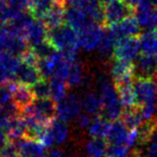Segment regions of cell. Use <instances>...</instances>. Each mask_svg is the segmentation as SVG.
Listing matches in <instances>:
<instances>
[{"instance_id":"6da1fadb","label":"cell","mask_w":157,"mask_h":157,"mask_svg":"<svg viewBox=\"0 0 157 157\" xmlns=\"http://www.w3.org/2000/svg\"><path fill=\"white\" fill-rule=\"evenodd\" d=\"M98 84L101 88L100 96L102 102L101 114L110 121H117L121 117L123 107L119 101L114 84L105 76L101 77Z\"/></svg>"},{"instance_id":"7a4b0ae2","label":"cell","mask_w":157,"mask_h":157,"mask_svg":"<svg viewBox=\"0 0 157 157\" xmlns=\"http://www.w3.org/2000/svg\"><path fill=\"white\" fill-rule=\"evenodd\" d=\"M48 41L61 52L77 55L78 50L81 49L78 33L69 24L48 30Z\"/></svg>"},{"instance_id":"3957f363","label":"cell","mask_w":157,"mask_h":157,"mask_svg":"<svg viewBox=\"0 0 157 157\" xmlns=\"http://www.w3.org/2000/svg\"><path fill=\"white\" fill-rule=\"evenodd\" d=\"M29 50V44L9 23L0 24V54L7 53L21 58Z\"/></svg>"},{"instance_id":"277c9868","label":"cell","mask_w":157,"mask_h":157,"mask_svg":"<svg viewBox=\"0 0 157 157\" xmlns=\"http://www.w3.org/2000/svg\"><path fill=\"white\" fill-rule=\"evenodd\" d=\"M56 105V101L51 98H35L34 101L22 111V114L31 115L46 124H50L53 119L57 117Z\"/></svg>"},{"instance_id":"5b68a950","label":"cell","mask_w":157,"mask_h":157,"mask_svg":"<svg viewBox=\"0 0 157 157\" xmlns=\"http://www.w3.org/2000/svg\"><path fill=\"white\" fill-rule=\"evenodd\" d=\"M140 36L125 37L117 40L113 49V60L133 62L137 59L140 52Z\"/></svg>"},{"instance_id":"8992f818","label":"cell","mask_w":157,"mask_h":157,"mask_svg":"<svg viewBox=\"0 0 157 157\" xmlns=\"http://www.w3.org/2000/svg\"><path fill=\"white\" fill-rule=\"evenodd\" d=\"M133 85L139 105L157 104V80L155 78L135 77Z\"/></svg>"},{"instance_id":"52a82bcc","label":"cell","mask_w":157,"mask_h":157,"mask_svg":"<svg viewBox=\"0 0 157 157\" xmlns=\"http://www.w3.org/2000/svg\"><path fill=\"white\" fill-rule=\"evenodd\" d=\"M104 12L105 28H109L122 21L127 16L134 14V11L123 0H115V1L105 4L104 5Z\"/></svg>"},{"instance_id":"ba28073f","label":"cell","mask_w":157,"mask_h":157,"mask_svg":"<svg viewBox=\"0 0 157 157\" xmlns=\"http://www.w3.org/2000/svg\"><path fill=\"white\" fill-rule=\"evenodd\" d=\"M82 101L74 94H68L61 101L57 102V117L69 122L77 118L82 113Z\"/></svg>"},{"instance_id":"9c48e42d","label":"cell","mask_w":157,"mask_h":157,"mask_svg":"<svg viewBox=\"0 0 157 157\" xmlns=\"http://www.w3.org/2000/svg\"><path fill=\"white\" fill-rule=\"evenodd\" d=\"M105 27L98 24H93L78 33L80 48L84 51L90 52L98 50L105 35Z\"/></svg>"},{"instance_id":"30bf717a","label":"cell","mask_w":157,"mask_h":157,"mask_svg":"<svg viewBox=\"0 0 157 157\" xmlns=\"http://www.w3.org/2000/svg\"><path fill=\"white\" fill-rule=\"evenodd\" d=\"M106 29L113 35L115 41L125 38V37L140 36V32H141V27H140L134 14L127 16L122 21Z\"/></svg>"},{"instance_id":"8fae6325","label":"cell","mask_w":157,"mask_h":157,"mask_svg":"<svg viewBox=\"0 0 157 157\" xmlns=\"http://www.w3.org/2000/svg\"><path fill=\"white\" fill-rule=\"evenodd\" d=\"M7 85L12 90V101L21 110V113L34 101L35 97L30 86L18 84L16 81H12Z\"/></svg>"},{"instance_id":"7c38bea8","label":"cell","mask_w":157,"mask_h":157,"mask_svg":"<svg viewBox=\"0 0 157 157\" xmlns=\"http://www.w3.org/2000/svg\"><path fill=\"white\" fill-rule=\"evenodd\" d=\"M113 84H121L125 82H132L136 76L135 65L132 62L114 60L110 69Z\"/></svg>"},{"instance_id":"4fadbf2b","label":"cell","mask_w":157,"mask_h":157,"mask_svg":"<svg viewBox=\"0 0 157 157\" xmlns=\"http://www.w3.org/2000/svg\"><path fill=\"white\" fill-rule=\"evenodd\" d=\"M14 78L18 84L32 86L37 82H39L41 78H43V76L38 67L28 65L21 61L15 72Z\"/></svg>"},{"instance_id":"5bb4252c","label":"cell","mask_w":157,"mask_h":157,"mask_svg":"<svg viewBox=\"0 0 157 157\" xmlns=\"http://www.w3.org/2000/svg\"><path fill=\"white\" fill-rule=\"evenodd\" d=\"M66 5L63 2L55 1L49 11L44 15V17L41 19L43 23L46 25L48 30L55 29L61 25H63L66 21Z\"/></svg>"},{"instance_id":"9a60e30c","label":"cell","mask_w":157,"mask_h":157,"mask_svg":"<svg viewBox=\"0 0 157 157\" xmlns=\"http://www.w3.org/2000/svg\"><path fill=\"white\" fill-rule=\"evenodd\" d=\"M25 39L31 48L48 40V28L41 19L35 18L25 34Z\"/></svg>"},{"instance_id":"2e32d148","label":"cell","mask_w":157,"mask_h":157,"mask_svg":"<svg viewBox=\"0 0 157 157\" xmlns=\"http://www.w3.org/2000/svg\"><path fill=\"white\" fill-rule=\"evenodd\" d=\"M114 86L123 109H130V107L138 105L133 81L121 82V84H114Z\"/></svg>"},{"instance_id":"e0dca14e","label":"cell","mask_w":157,"mask_h":157,"mask_svg":"<svg viewBox=\"0 0 157 157\" xmlns=\"http://www.w3.org/2000/svg\"><path fill=\"white\" fill-rule=\"evenodd\" d=\"M128 132L129 129L119 118L111 122L105 140L109 145H125Z\"/></svg>"},{"instance_id":"ac0fdd59","label":"cell","mask_w":157,"mask_h":157,"mask_svg":"<svg viewBox=\"0 0 157 157\" xmlns=\"http://www.w3.org/2000/svg\"><path fill=\"white\" fill-rule=\"evenodd\" d=\"M136 77L156 78L157 77V58L139 54L135 64Z\"/></svg>"},{"instance_id":"d6986e66","label":"cell","mask_w":157,"mask_h":157,"mask_svg":"<svg viewBox=\"0 0 157 157\" xmlns=\"http://www.w3.org/2000/svg\"><path fill=\"white\" fill-rule=\"evenodd\" d=\"M15 144L18 147L20 157H39L45 154L46 147L36 139L24 138Z\"/></svg>"},{"instance_id":"ffe728a7","label":"cell","mask_w":157,"mask_h":157,"mask_svg":"<svg viewBox=\"0 0 157 157\" xmlns=\"http://www.w3.org/2000/svg\"><path fill=\"white\" fill-rule=\"evenodd\" d=\"M121 119L125 126L130 129H137L144 121L140 105H135L130 109H123Z\"/></svg>"},{"instance_id":"44dd1931","label":"cell","mask_w":157,"mask_h":157,"mask_svg":"<svg viewBox=\"0 0 157 157\" xmlns=\"http://www.w3.org/2000/svg\"><path fill=\"white\" fill-rule=\"evenodd\" d=\"M140 54L157 58V30H146L140 36Z\"/></svg>"},{"instance_id":"7402d4cb","label":"cell","mask_w":157,"mask_h":157,"mask_svg":"<svg viewBox=\"0 0 157 157\" xmlns=\"http://www.w3.org/2000/svg\"><path fill=\"white\" fill-rule=\"evenodd\" d=\"M82 101V109L84 113H86L93 117L101 114L102 102L101 96L97 93L90 92L84 97Z\"/></svg>"},{"instance_id":"603a6c76","label":"cell","mask_w":157,"mask_h":157,"mask_svg":"<svg viewBox=\"0 0 157 157\" xmlns=\"http://www.w3.org/2000/svg\"><path fill=\"white\" fill-rule=\"evenodd\" d=\"M111 122L105 118L102 114L94 117L93 122L89 127V134L93 138H102L105 139L109 133Z\"/></svg>"},{"instance_id":"cb8c5ba5","label":"cell","mask_w":157,"mask_h":157,"mask_svg":"<svg viewBox=\"0 0 157 157\" xmlns=\"http://www.w3.org/2000/svg\"><path fill=\"white\" fill-rule=\"evenodd\" d=\"M48 129L50 131L54 142L56 144L64 143L68 138L69 135V128L67 126V122L62 121L60 118H54L48 125Z\"/></svg>"},{"instance_id":"d4e9b609","label":"cell","mask_w":157,"mask_h":157,"mask_svg":"<svg viewBox=\"0 0 157 157\" xmlns=\"http://www.w3.org/2000/svg\"><path fill=\"white\" fill-rule=\"evenodd\" d=\"M107 147L105 139L92 137L86 144V153L89 157H105Z\"/></svg>"},{"instance_id":"484cf974","label":"cell","mask_w":157,"mask_h":157,"mask_svg":"<svg viewBox=\"0 0 157 157\" xmlns=\"http://www.w3.org/2000/svg\"><path fill=\"white\" fill-rule=\"evenodd\" d=\"M50 86H51V98L57 102L61 101L63 98L67 96V82L64 80L57 78H50Z\"/></svg>"},{"instance_id":"4316f807","label":"cell","mask_w":157,"mask_h":157,"mask_svg":"<svg viewBox=\"0 0 157 157\" xmlns=\"http://www.w3.org/2000/svg\"><path fill=\"white\" fill-rule=\"evenodd\" d=\"M115 42H117L115 39L109 33V31L106 29L105 32L104 38H102L100 46H98V50H97L98 55H100L101 58H109L110 56H113Z\"/></svg>"},{"instance_id":"83f0119b","label":"cell","mask_w":157,"mask_h":157,"mask_svg":"<svg viewBox=\"0 0 157 157\" xmlns=\"http://www.w3.org/2000/svg\"><path fill=\"white\" fill-rule=\"evenodd\" d=\"M82 81H84V68H82V64L76 60L72 65L71 71L67 78V82L68 86H80Z\"/></svg>"},{"instance_id":"f1b7e54d","label":"cell","mask_w":157,"mask_h":157,"mask_svg":"<svg viewBox=\"0 0 157 157\" xmlns=\"http://www.w3.org/2000/svg\"><path fill=\"white\" fill-rule=\"evenodd\" d=\"M55 0H35L30 5V12L37 19H42L49 11Z\"/></svg>"},{"instance_id":"f546056e","label":"cell","mask_w":157,"mask_h":157,"mask_svg":"<svg viewBox=\"0 0 157 157\" xmlns=\"http://www.w3.org/2000/svg\"><path fill=\"white\" fill-rule=\"evenodd\" d=\"M35 98H51V86L50 81L47 78H41L35 85L30 86Z\"/></svg>"},{"instance_id":"4dcf8cb0","label":"cell","mask_w":157,"mask_h":157,"mask_svg":"<svg viewBox=\"0 0 157 157\" xmlns=\"http://www.w3.org/2000/svg\"><path fill=\"white\" fill-rule=\"evenodd\" d=\"M31 49L34 51V53L37 55V57L39 58V60L47 59V58L52 56L56 51H58L48 40L44 41V42H42V43H40L39 45H37V46H35V47H32Z\"/></svg>"},{"instance_id":"1f68e13d","label":"cell","mask_w":157,"mask_h":157,"mask_svg":"<svg viewBox=\"0 0 157 157\" xmlns=\"http://www.w3.org/2000/svg\"><path fill=\"white\" fill-rule=\"evenodd\" d=\"M129 148L126 145H109L106 157H127Z\"/></svg>"},{"instance_id":"d6a6232c","label":"cell","mask_w":157,"mask_h":157,"mask_svg":"<svg viewBox=\"0 0 157 157\" xmlns=\"http://www.w3.org/2000/svg\"><path fill=\"white\" fill-rule=\"evenodd\" d=\"M0 157H20L17 145L8 141L6 145L0 149Z\"/></svg>"},{"instance_id":"836d02e7","label":"cell","mask_w":157,"mask_h":157,"mask_svg":"<svg viewBox=\"0 0 157 157\" xmlns=\"http://www.w3.org/2000/svg\"><path fill=\"white\" fill-rule=\"evenodd\" d=\"M146 145L147 147L145 157H157V129Z\"/></svg>"},{"instance_id":"e575fe53","label":"cell","mask_w":157,"mask_h":157,"mask_svg":"<svg viewBox=\"0 0 157 157\" xmlns=\"http://www.w3.org/2000/svg\"><path fill=\"white\" fill-rule=\"evenodd\" d=\"M77 122H78V125L80 126V128L82 129H89V127L90 126L93 122V119H94V117L93 115H90L86 113H81L78 117H77Z\"/></svg>"},{"instance_id":"d590c367","label":"cell","mask_w":157,"mask_h":157,"mask_svg":"<svg viewBox=\"0 0 157 157\" xmlns=\"http://www.w3.org/2000/svg\"><path fill=\"white\" fill-rule=\"evenodd\" d=\"M12 81H15L14 75L7 72L6 70L0 68V85H7Z\"/></svg>"},{"instance_id":"8d00e7d4","label":"cell","mask_w":157,"mask_h":157,"mask_svg":"<svg viewBox=\"0 0 157 157\" xmlns=\"http://www.w3.org/2000/svg\"><path fill=\"white\" fill-rule=\"evenodd\" d=\"M147 30H157V6H154L153 9H152Z\"/></svg>"},{"instance_id":"74e56055","label":"cell","mask_w":157,"mask_h":157,"mask_svg":"<svg viewBox=\"0 0 157 157\" xmlns=\"http://www.w3.org/2000/svg\"><path fill=\"white\" fill-rule=\"evenodd\" d=\"M7 143H8V138L6 135V132L0 130V149L5 146Z\"/></svg>"},{"instance_id":"f35d334b","label":"cell","mask_w":157,"mask_h":157,"mask_svg":"<svg viewBox=\"0 0 157 157\" xmlns=\"http://www.w3.org/2000/svg\"><path fill=\"white\" fill-rule=\"evenodd\" d=\"M127 157H145V155L143 154V152L139 149V148H134L132 149Z\"/></svg>"},{"instance_id":"ab89813d","label":"cell","mask_w":157,"mask_h":157,"mask_svg":"<svg viewBox=\"0 0 157 157\" xmlns=\"http://www.w3.org/2000/svg\"><path fill=\"white\" fill-rule=\"evenodd\" d=\"M127 5H128L132 10L134 11V13H135V10H136V8H137L138 6V4L140 2V0H123Z\"/></svg>"},{"instance_id":"60d3db41","label":"cell","mask_w":157,"mask_h":157,"mask_svg":"<svg viewBox=\"0 0 157 157\" xmlns=\"http://www.w3.org/2000/svg\"><path fill=\"white\" fill-rule=\"evenodd\" d=\"M47 157H64L63 153L58 150V149H54V150H51L49 153L47 154Z\"/></svg>"},{"instance_id":"b9f144b4","label":"cell","mask_w":157,"mask_h":157,"mask_svg":"<svg viewBox=\"0 0 157 157\" xmlns=\"http://www.w3.org/2000/svg\"><path fill=\"white\" fill-rule=\"evenodd\" d=\"M100 1L104 4V5H105V4L107 3H110V2H113V1H115V0H100Z\"/></svg>"},{"instance_id":"7bdbcfd3","label":"cell","mask_w":157,"mask_h":157,"mask_svg":"<svg viewBox=\"0 0 157 157\" xmlns=\"http://www.w3.org/2000/svg\"><path fill=\"white\" fill-rule=\"evenodd\" d=\"M55 1H59V2H63V3H65L66 4V2L68 1V0H55Z\"/></svg>"},{"instance_id":"ee69618b","label":"cell","mask_w":157,"mask_h":157,"mask_svg":"<svg viewBox=\"0 0 157 157\" xmlns=\"http://www.w3.org/2000/svg\"><path fill=\"white\" fill-rule=\"evenodd\" d=\"M152 2H153L154 6H157V0H152Z\"/></svg>"},{"instance_id":"f6af8a7d","label":"cell","mask_w":157,"mask_h":157,"mask_svg":"<svg viewBox=\"0 0 157 157\" xmlns=\"http://www.w3.org/2000/svg\"><path fill=\"white\" fill-rule=\"evenodd\" d=\"M14 0H8V3H10V2H13Z\"/></svg>"},{"instance_id":"bcb514c9","label":"cell","mask_w":157,"mask_h":157,"mask_svg":"<svg viewBox=\"0 0 157 157\" xmlns=\"http://www.w3.org/2000/svg\"><path fill=\"white\" fill-rule=\"evenodd\" d=\"M156 78V80H157V77H156V78Z\"/></svg>"}]
</instances>
